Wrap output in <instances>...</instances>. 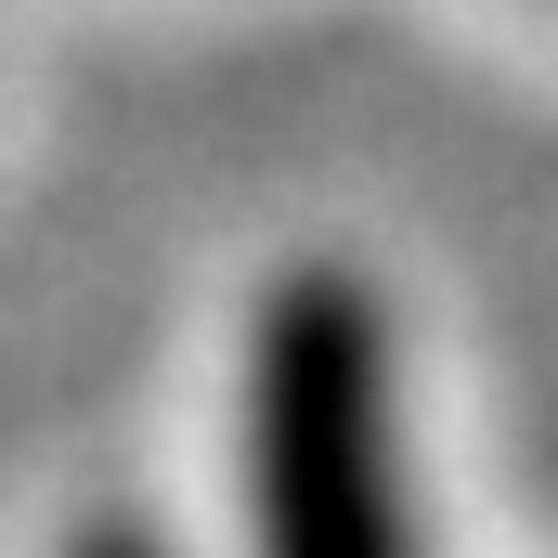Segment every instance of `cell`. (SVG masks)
Listing matches in <instances>:
<instances>
[{
  "mask_svg": "<svg viewBox=\"0 0 558 558\" xmlns=\"http://www.w3.org/2000/svg\"><path fill=\"white\" fill-rule=\"evenodd\" d=\"M234 507H247V558H428L416 454H403V338L390 299L338 260H299L247 312Z\"/></svg>",
  "mask_w": 558,
  "mask_h": 558,
  "instance_id": "6da1fadb",
  "label": "cell"
},
{
  "mask_svg": "<svg viewBox=\"0 0 558 558\" xmlns=\"http://www.w3.org/2000/svg\"><path fill=\"white\" fill-rule=\"evenodd\" d=\"M65 558H169V546H156V533H118V520H105V533H78Z\"/></svg>",
  "mask_w": 558,
  "mask_h": 558,
  "instance_id": "7a4b0ae2",
  "label": "cell"
}]
</instances>
